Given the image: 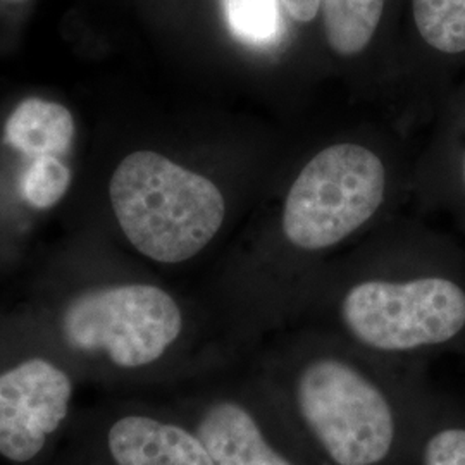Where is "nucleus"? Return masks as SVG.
<instances>
[{
  "label": "nucleus",
  "instance_id": "nucleus-1",
  "mask_svg": "<svg viewBox=\"0 0 465 465\" xmlns=\"http://www.w3.org/2000/svg\"><path fill=\"white\" fill-rule=\"evenodd\" d=\"M316 465H412L424 426L414 366L334 334H309L243 362Z\"/></svg>",
  "mask_w": 465,
  "mask_h": 465
},
{
  "label": "nucleus",
  "instance_id": "nucleus-6",
  "mask_svg": "<svg viewBox=\"0 0 465 465\" xmlns=\"http://www.w3.org/2000/svg\"><path fill=\"white\" fill-rule=\"evenodd\" d=\"M381 159L357 143L319 152L292 184L282 211V234L292 249H332L376 214L384 199Z\"/></svg>",
  "mask_w": 465,
  "mask_h": 465
},
{
  "label": "nucleus",
  "instance_id": "nucleus-14",
  "mask_svg": "<svg viewBox=\"0 0 465 465\" xmlns=\"http://www.w3.org/2000/svg\"><path fill=\"white\" fill-rule=\"evenodd\" d=\"M412 465H465V424L424 422Z\"/></svg>",
  "mask_w": 465,
  "mask_h": 465
},
{
  "label": "nucleus",
  "instance_id": "nucleus-12",
  "mask_svg": "<svg viewBox=\"0 0 465 465\" xmlns=\"http://www.w3.org/2000/svg\"><path fill=\"white\" fill-rule=\"evenodd\" d=\"M69 184L71 171L66 163L55 155H42L25 169L19 192L35 209H50L64 199Z\"/></svg>",
  "mask_w": 465,
  "mask_h": 465
},
{
  "label": "nucleus",
  "instance_id": "nucleus-8",
  "mask_svg": "<svg viewBox=\"0 0 465 465\" xmlns=\"http://www.w3.org/2000/svg\"><path fill=\"white\" fill-rule=\"evenodd\" d=\"M54 465H214L199 434L166 401L114 395L78 411Z\"/></svg>",
  "mask_w": 465,
  "mask_h": 465
},
{
  "label": "nucleus",
  "instance_id": "nucleus-2",
  "mask_svg": "<svg viewBox=\"0 0 465 465\" xmlns=\"http://www.w3.org/2000/svg\"><path fill=\"white\" fill-rule=\"evenodd\" d=\"M50 345L82 382L114 395H163L240 366L226 347L199 343L182 302L149 282L88 284L67 295Z\"/></svg>",
  "mask_w": 465,
  "mask_h": 465
},
{
  "label": "nucleus",
  "instance_id": "nucleus-5",
  "mask_svg": "<svg viewBox=\"0 0 465 465\" xmlns=\"http://www.w3.org/2000/svg\"><path fill=\"white\" fill-rule=\"evenodd\" d=\"M153 397L199 434L214 465H316L243 362Z\"/></svg>",
  "mask_w": 465,
  "mask_h": 465
},
{
  "label": "nucleus",
  "instance_id": "nucleus-4",
  "mask_svg": "<svg viewBox=\"0 0 465 465\" xmlns=\"http://www.w3.org/2000/svg\"><path fill=\"white\" fill-rule=\"evenodd\" d=\"M340 340L367 355L411 364L465 331V290L445 276H364L334 300Z\"/></svg>",
  "mask_w": 465,
  "mask_h": 465
},
{
  "label": "nucleus",
  "instance_id": "nucleus-11",
  "mask_svg": "<svg viewBox=\"0 0 465 465\" xmlns=\"http://www.w3.org/2000/svg\"><path fill=\"white\" fill-rule=\"evenodd\" d=\"M417 30L432 49L465 52V0H412Z\"/></svg>",
  "mask_w": 465,
  "mask_h": 465
},
{
  "label": "nucleus",
  "instance_id": "nucleus-10",
  "mask_svg": "<svg viewBox=\"0 0 465 465\" xmlns=\"http://www.w3.org/2000/svg\"><path fill=\"white\" fill-rule=\"evenodd\" d=\"M328 44L341 57L366 50L376 34L384 0H319Z\"/></svg>",
  "mask_w": 465,
  "mask_h": 465
},
{
  "label": "nucleus",
  "instance_id": "nucleus-3",
  "mask_svg": "<svg viewBox=\"0 0 465 465\" xmlns=\"http://www.w3.org/2000/svg\"><path fill=\"white\" fill-rule=\"evenodd\" d=\"M109 197L132 247L163 266H180L200 255L226 214L223 193L209 178L150 150L119 163Z\"/></svg>",
  "mask_w": 465,
  "mask_h": 465
},
{
  "label": "nucleus",
  "instance_id": "nucleus-13",
  "mask_svg": "<svg viewBox=\"0 0 465 465\" xmlns=\"http://www.w3.org/2000/svg\"><path fill=\"white\" fill-rule=\"evenodd\" d=\"M228 23L242 40L264 45L280 30L278 0H224Z\"/></svg>",
  "mask_w": 465,
  "mask_h": 465
},
{
  "label": "nucleus",
  "instance_id": "nucleus-7",
  "mask_svg": "<svg viewBox=\"0 0 465 465\" xmlns=\"http://www.w3.org/2000/svg\"><path fill=\"white\" fill-rule=\"evenodd\" d=\"M84 382L52 345L0 347V462L42 465L78 416Z\"/></svg>",
  "mask_w": 465,
  "mask_h": 465
},
{
  "label": "nucleus",
  "instance_id": "nucleus-9",
  "mask_svg": "<svg viewBox=\"0 0 465 465\" xmlns=\"http://www.w3.org/2000/svg\"><path fill=\"white\" fill-rule=\"evenodd\" d=\"M74 117L52 100H23L4 126V142L28 157L66 155L74 140Z\"/></svg>",
  "mask_w": 465,
  "mask_h": 465
},
{
  "label": "nucleus",
  "instance_id": "nucleus-15",
  "mask_svg": "<svg viewBox=\"0 0 465 465\" xmlns=\"http://www.w3.org/2000/svg\"><path fill=\"white\" fill-rule=\"evenodd\" d=\"M299 23H311L319 13V0H278Z\"/></svg>",
  "mask_w": 465,
  "mask_h": 465
}]
</instances>
